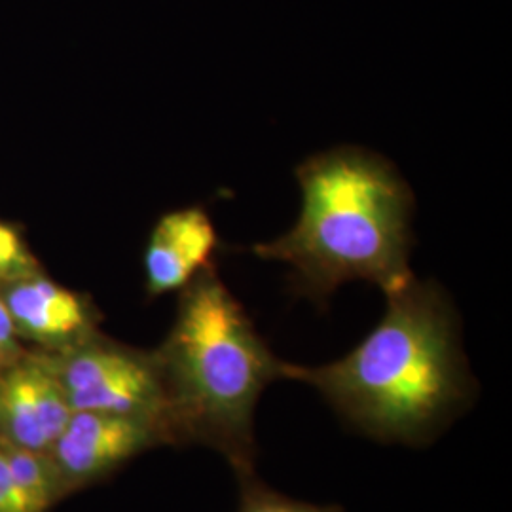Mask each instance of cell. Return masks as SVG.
Wrapping results in <instances>:
<instances>
[{
  "instance_id": "6da1fadb",
  "label": "cell",
  "mask_w": 512,
  "mask_h": 512,
  "mask_svg": "<svg viewBox=\"0 0 512 512\" xmlns=\"http://www.w3.org/2000/svg\"><path fill=\"white\" fill-rule=\"evenodd\" d=\"M283 380L313 387L351 429L425 444L473 404L458 313L442 287L412 277L385 294L384 317L338 361L285 363Z\"/></svg>"
},
{
  "instance_id": "7a4b0ae2",
  "label": "cell",
  "mask_w": 512,
  "mask_h": 512,
  "mask_svg": "<svg viewBox=\"0 0 512 512\" xmlns=\"http://www.w3.org/2000/svg\"><path fill=\"white\" fill-rule=\"evenodd\" d=\"M296 179L302 190L296 224L253 247L258 258L289 266L296 296L323 306L349 281L387 294L414 277V194L385 158L365 148H330L298 165Z\"/></svg>"
},
{
  "instance_id": "3957f363",
  "label": "cell",
  "mask_w": 512,
  "mask_h": 512,
  "mask_svg": "<svg viewBox=\"0 0 512 512\" xmlns=\"http://www.w3.org/2000/svg\"><path fill=\"white\" fill-rule=\"evenodd\" d=\"M160 372L165 429L222 454L236 476L255 473V410L285 361L256 332L249 313L209 268L184 287Z\"/></svg>"
},
{
  "instance_id": "277c9868",
  "label": "cell",
  "mask_w": 512,
  "mask_h": 512,
  "mask_svg": "<svg viewBox=\"0 0 512 512\" xmlns=\"http://www.w3.org/2000/svg\"><path fill=\"white\" fill-rule=\"evenodd\" d=\"M73 412L133 416L165 429L160 365L129 349L92 344L78 349L59 372Z\"/></svg>"
},
{
  "instance_id": "5b68a950",
  "label": "cell",
  "mask_w": 512,
  "mask_h": 512,
  "mask_svg": "<svg viewBox=\"0 0 512 512\" xmlns=\"http://www.w3.org/2000/svg\"><path fill=\"white\" fill-rule=\"evenodd\" d=\"M162 433L152 421L73 412L52 444L57 471L73 482L95 480L148 448Z\"/></svg>"
},
{
  "instance_id": "8992f818",
  "label": "cell",
  "mask_w": 512,
  "mask_h": 512,
  "mask_svg": "<svg viewBox=\"0 0 512 512\" xmlns=\"http://www.w3.org/2000/svg\"><path fill=\"white\" fill-rule=\"evenodd\" d=\"M219 234L203 207L171 211L156 222L147 251L145 275L150 296L181 291L215 266Z\"/></svg>"
},
{
  "instance_id": "52a82bcc",
  "label": "cell",
  "mask_w": 512,
  "mask_h": 512,
  "mask_svg": "<svg viewBox=\"0 0 512 512\" xmlns=\"http://www.w3.org/2000/svg\"><path fill=\"white\" fill-rule=\"evenodd\" d=\"M14 325L40 340H71L86 334L92 313L86 302L52 281L21 279L6 296Z\"/></svg>"
},
{
  "instance_id": "ba28073f",
  "label": "cell",
  "mask_w": 512,
  "mask_h": 512,
  "mask_svg": "<svg viewBox=\"0 0 512 512\" xmlns=\"http://www.w3.org/2000/svg\"><path fill=\"white\" fill-rule=\"evenodd\" d=\"M0 427L10 444L40 452L48 440L38 420L29 365L18 366L0 378Z\"/></svg>"
},
{
  "instance_id": "9c48e42d",
  "label": "cell",
  "mask_w": 512,
  "mask_h": 512,
  "mask_svg": "<svg viewBox=\"0 0 512 512\" xmlns=\"http://www.w3.org/2000/svg\"><path fill=\"white\" fill-rule=\"evenodd\" d=\"M0 450L8 461V467L16 478L19 488L31 501L33 509L37 512L46 511L54 501L55 488H57L54 469L48 467L46 461L40 458V452L35 450L19 448L10 442Z\"/></svg>"
},
{
  "instance_id": "30bf717a",
  "label": "cell",
  "mask_w": 512,
  "mask_h": 512,
  "mask_svg": "<svg viewBox=\"0 0 512 512\" xmlns=\"http://www.w3.org/2000/svg\"><path fill=\"white\" fill-rule=\"evenodd\" d=\"M33 395L37 403L38 420L52 448L73 416V408L67 399V391L59 374L46 366L29 365Z\"/></svg>"
},
{
  "instance_id": "8fae6325",
  "label": "cell",
  "mask_w": 512,
  "mask_h": 512,
  "mask_svg": "<svg viewBox=\"0 0 512 512\" xmlns=\"http://www.w3.org/2000/svg\"><path fill=\"white\" fill-rule=\"evenodd\" d=\"M238 482V512H342L334 505H311L279 494L260 482L255 473L238 476Z\"/></svg>"
},
{
  "instance_id": "7c38bea8",
  "label": "cell",
  "mask_w": 512,
  "mask_h": 512,
  "mask_svg": "<svg viewBox=\"0 0 512 512\" xmlns=\"http://www.w3.org/2000/svg\"><path fill=\"white\" fill-rule=\"evenodd\" d=\"M33 270L35 260L23 239L14 228L0 222V279H25Z\"/></svg>"
},
{
  "instance_id": "4fadbf2b",
  "label": "cell",
  "mask_w": 512,
  "mask_h": 512,
  "mask_svg": "<svg viewBox=\"0 0 512 512\" xmlns=\"http://www.w3.org/2000/svg\"><path fill=\"white\" fill-rule=\"evenodd\" d=\"M0 512H37L12 475L0 450Z\"/></svg>"
},
{
  "instance_id": "5bb4252c",
  "label": "cell",
  "mask_w": 512,
  "mask_h": 512,
  "mask_svg": "<svg viewBox=\"0 0 512 512\" xmlns=\"http://www.w3.org/2000/svg\"><path fill=\"white\" fill-rule=\"evenodd\" d=\"M14 330L16 325L8 311V306L4 300H0V357L14 348Z\"/></svg>"
}]
</instances>
